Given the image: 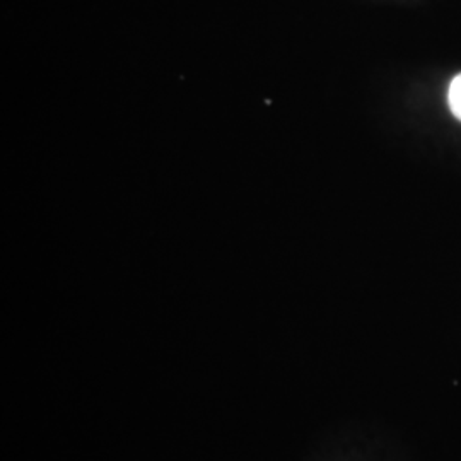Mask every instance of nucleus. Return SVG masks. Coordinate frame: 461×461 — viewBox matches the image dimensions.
I'll return each mask as SVG.
<instances>
[{"label":"nucleus","mask_w":461,"mask_h":461,"mask_svg":"<svg viewBox=\"0 0 461 461\" xmlns=\"http://www.w3.org/2000/svg\"><path fill=\"white\" fill-rule=\"evenodd\" d=\"M447 101H449V108H451L453 115L456 116L461 122V74H458L449 86Z\"/></svg>","instance_id":"f257e3e1"}]
</instances>
